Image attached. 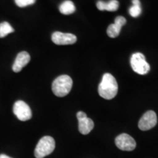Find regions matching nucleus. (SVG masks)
<instances>
[{"mask_svg":"<svg viewBox=\"0 0 158 158\" xmlns=\"http://www.w3.org/2000/svg\"><path fill=\"white\" fill-rule=\"evenodd\" d=\"M14 29L7 21L0 23V38H3L14 31Z\"/></svg>","mask_w":158,"mask_h":158,"instance_id":"nucleus-14","label":"nucleus"},{"mask_svg":"<svg viewBox=\"0 0 158 158\" xmlns=\"http://www.w3.org/2000/svg\"><path fill=\"white\" fill-rule=\"evenodd\" d=\"M13 113L20 121L25 122L29 120L32 116L29 106L22 100H18L13 106Z\"/></svg>","mask_w":158,"mask_h":158,"instance_id":"nucleus-5","label":"nucleus"},{"mask_svg":"<svg viewBox=\"0 0 158 158\" xmlns=\"http://www.w3.org/2000/svg\"><path fill=\"white\" fill-rule=\"evenodd\" d=\"M55 141L51 136H44L40 140L35 149V156L36 158H44L54 152Z\"/></svg>","mask_w":158,"mask_h":158,"instance_id":"nucleus-3","label":"nucleus"},{"mask_svg":"<svg viewBox=\"0 0 158 158\" xmlns=\"http://www.w3.org/2000/svg\"><path fill=\"white\" fill-rule=\"evenodd\" d=\"M36 0H15L16 5L19 7H24L35 3Z\"/></svg>","mask_w":158,"mask_h":158,"instance_id":"nucleus-16","label":"nucleus"},{"mask_svg":"<svg viewBox=\"0 0 158 158\" xmlns=\"http://www.w3.org/2000/svg\"><path fill=\"white\" fill-rule=\"evenodd\" d=\"M130 64L134 72L139 75H146L150 70V65L141 53H135L132 55Z\"/></svg>","mask_w":158,"mask_h":158,"instance_id":"nucleus-4","label":"nucleus"},{"mask_svg":"<svg viewBox=\"0 0 158 158\" xmlns=\"http://www.w3.org/2000/svg\"><path fill=\"white\" fill-rule=\"evenodd\" d=\"M94 122L92 119L85 117L78 119V130L83 135H87L94 128Z\"/></svg>","mask_w":158,"mask_h":158,"instance_id":"nucleus-11","label":"nucleus"},{"mask_svg":"<svg viewBox=\"0 0 158 158\" xmlns=\"http://www.w3.org/2000/svg\"><path fill=\"white\" fill-rule=\"evenodd\" d=\"M132 3H133V5H138V4H141L139 0H132Z\"/></svg>","mask_w":158,"mask_h":158,"instance_id":"nucleus-18","label":"nucleus"},{"mask_svg":"<svg viewBox=\"0 0 158 158\" xmlns=\"http://www.w3.org/2000/svg\"><path fill=\"white\" fill-rule=\"evenodd\" d=\"M73 87V80L68 75H62L55 79L52 84L53 93L62 98L70 93Z\"/></svg>","mask_w":158,"mask_h":158,"instance_id":"nucleus-2","label":"nucleus"},{"mask_svg":"<svg viewBox=\"0 0 158 158\" xmlns=\"http://www.w3.org/2000/svg\"><path fill=\"white\" fill-rule=\"evenodd\" d=\"M126 23V19L123 16H118L115 19L114 23L108 26L107 34L111 38H115L119 35L122 27Z\"/></svg>","mask_w":158,"mask_h":158,"instance_id":"nucleus-9","label":"nucleus"},{"mask_svg":"<svg viewBox=\"0 0 158 158\" xmlns=\"http://www.w3.org/2000/svg\"><path fill=\"white\" fill-rule=\"evenodd\" d=\"M119 7V3L117 0H110L108 2L103 1H98L97 2V7L99 10H107L110 12L116 11Z\"/></svg>","mask_w":158,"mask_h":158,"instance_id":"nucleus-12","label":"nucleus"},{"mask_svg":"<svg viewBox=\"0 0 158 158\" xmlns=\"http://www.w3.org/2000/svg\"><path fill=\"white\" fill-rule=\"evenodd\" d=\"M0 158H13V157H9V156L6 155H0Z\"/></svg>","mask_w":158,"mask_h":158,"instance_id":"nucleus-19","label":"nucleus"},{"mask_svg":"<svg viewBox=\"0 0 158 158\" xmlns=\"http://www.w3.org/2000/svg\"><path fill=\"white\" fill-rule=\"evenodd\" d=\"M118 84L114 76L110 73H105L98 86V93L106 100H111L117 94Z\"/></svg>","mask_w":158,"mask_h":158,"instance_id":"nucleus-1","label":"nucleus"},{"mask_svg":"<svg viewBox=\"0 0 158 158\" xmlns=\"http://www.w3.org/2000/svg\"><path fill=\"white\" fill-rule=\"evenodd\" d=\"M76 11V6L70 0H66L59 5V12L64 15H70Z\"/></svg>","mask_w":158,"mask_h":158,"instance_id":"nucleus-13","label":"nucleus"},{"mask_svg":"<svg viewBox=\"0 0 158 158\" xmlns=\"http://www.w3.org/2000/svg\"><path fill=\"white\" fill-rule=\"evenodd\" d=\"M116 146L123 151H133L136 147V142L133 137L127 133L118 135L115 139Z\"/></svg>","mask_w":158,"mask_h":158,"instance_id":"nucleus-7","label":"nucleus"},{"mask_svg":"<svg viewBox=\"0 0 158 158\" xmlns=\"http://www.w3.org/2000/svg\"><path fill=\"white\" fill-rule=\"evenodd\" d=\"M77 118L78 119H81V118H85V117H87V116H86V113H84V112L83 111H79L77 113Z\"/></svg>","mask_w":158,"mask_h":158,"instance_id":"nucleus-17","label":"nucleus"},{"mask_svg":"<svg viewBox=\"0 0 158 158\" xmlns=\"http://www.w3.org/2000/svg\"><path fill=\"white\" fill-rule=\"evenodd\" d=\"M142 12L141 4H138V5H133L132 7H130L129 9V13L132 17L136 18L138 17L141 15Z\"/></svg>","mask_w":158,"mask_h":158,"instance_id":"nucleus-15","label":"nucleus"},{"mask_svg":"<svg viewBox=\"0 0 158 158\" xmlns=\"http://www.w3.org/2000/svg\"><path fill=\"white\" fill-rule=\"evenodd\" d=\"M31 57L27 51H21L17 55L13 65V70L15 73H19L30 61Z\"/></svg>","mask_w":158,"mask_h":158,"instance_id":"nucleus-10","label":"nucleus"},{"mask_svg":"<svg viewBox=\"0 0 158 158\" xmlns=\"http://www.w3.org/2000/svg\"><path fill=\"white\" fill-rule=\"evenodd\" d=\"M157 122V118L155 112L153 110H148L140 118L138 122V127L141 130L146 131L155 127Z\"/></svg>","mask_w":158,"mask_h":158,"instance_id":"nucleus-6","label":"nucleus"},{"mask_svg":"<svg viewBox=\"0 0 158 158\" xmlns=\"http://www.w3.org/2000/svg\"><path fill=\"white\" fill-rule=\"evenodd\" d=\"M51 40L53 43L58 45H72L77 41L76 35L71 33H63L60 31H55L52 34Z\"/></svg>","mask_w":158,"mask_h":158,"instance_id":"nucleus-8","label":"nucleus"}]
</instances>
